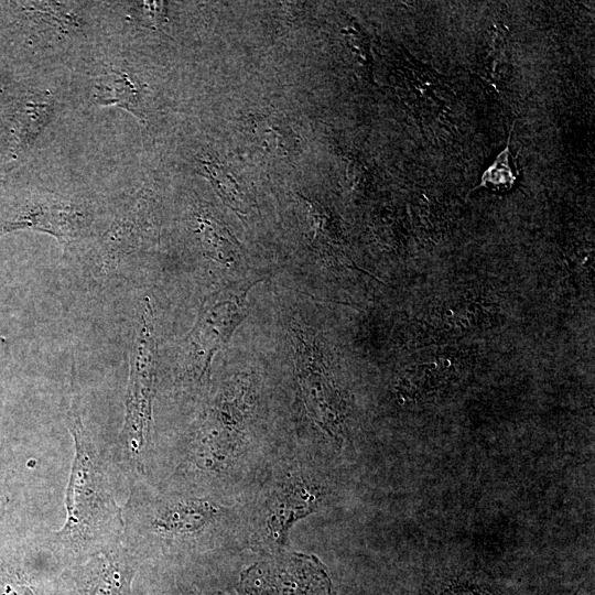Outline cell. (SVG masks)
<instances>
[{"mask_svg": "<svg viewBox=\"0 0 595 595\" xmlns=\"http://www.w3.org/2000/svg\"><path fill=\"white\" fill-rule=\"evenodd\" d=\"M298 379L313 418L327 431L338 425L337 397L328 378L323 354L306 334L293 332Z\"/></svg>", "mask_w": 595, "mask_h": 595, "instance_id": "obj_6", "label": "cell"}, {"mask_svg": "<svg viewBox=\"0 0 595 595\" xmlns=\"http://www.w3.org/2000/svg\"><path fill=\"white\" fill-rule=\"evenodd\" d=\"M153 210L152 197L140 192L115 218L96 252V266L101 274H110L153 240Z\"/></svg>", "mask_w": 595, "mask_h": 595, "instance_id": "obj_4", "label": "cell"}, {"mask_svg": "<svg viewBox=\"0 0 595 595\" xmlns=\"http://www.w3.org/2000/svg\"><path fill=\"white\" fill-rule=\"evenodd\" d=\"M224 289L205 301L181 351L184 370L196 380L209 375L215 354L247 315V293L258 283Z\"/></svg>", "mask_w": 595, "mask_h": 595, "instance_id": "obj_3", "label": "cell"}, {"mask_svg": "<svg viewBox=\"0 0 595 595\" xmlns=\"http://www.w3.org/2000/svg\"><path fill=\"white\" fill-rule=\"evenodd\" d=\"M302 198L309 207L314 247L323 256L334 258L337 262L348 266L349 260L338 246L335 224L328 210L316 201L303 196Z\"/></svg>", "mask_w": 595, "mask_h": 595, "instance_id": "obj_14", "label": "cell"}, {"mask_svg": "<svg viewBox=\"0 0 595 595\" xmlns=\"http://www.w3.org/2000/svg\"><path fill=\"white\" fill-rule=\"evenodd\" d=\"M248 130L253 143L266 153L290 158L300 150V139L292 127L275 115H253L248 118Z\"/></svg>", "mask_w": 595, "mask_h": 595, "instance_id": "obj_10", "label": "cell"}, {"mask_svg": "<svg viewBox=\"0 0 595 595\" xmlns=\"http://www.w3.org/2000/svg\"><path fill=\"white\" fill-rule=\"evenodd\" d=\"M91 224L90 213L80 204L56 199L37 198L19 207L0 224V232L34 230L69 242L82 237Z\"/></svg>", "mask_w": 595, "mask_h": 595, "instance_id": "obj_5", "label": "cell"}, {"mask_svg": "<svg viewBox=\"0 0 595 595\" xmlns=\"http://www.w3.org/2000/svg\"><path fill=\"white\" fill-rule=\"evenodd\" d=\"M93 100L99 106L122 108L140 122H145L141 85L127 71L111 68L99 76L94 84Z\"/></svg>", "mask_w": 595, "mask_h": 595, "instance_id": "obj_9", "label": "cell"}, {"mask_svg": "<svg viewBox=\"0 0 595 595\" xmlns=\"http://www.w3.org/2000/svg\"><path fill=\"white\" fill-rule=\"evenodd\" d=\"M6 595H33V593L28 587L17 586L9 588Z\"/></svg>", "mask_w": 595, "mask_h": 595, "instance_id": "obj_16", "label": "cell"}, {"mask_svg": "<svg viewBox=\"0 0 595 595\" xmlns=\"http://www.w3.org/2000/svg\"><path fill=\"white\" fill-rule=\"evenodd\" d=\"M7 345H8L7 339L0 336V359H2V357L4 356Z\"/></svg>", "mask_w": 595, "mask_h": 595, "instance_id": "obj_17", "label": "cell"}, {"mask_svg": "<svg viewBox=\"0 0 595 595\" xmlns=\"http://www.w3.org/2000/svg\"><path fill=\"white\" fill-rule=\"evenodd\" d=\"M54 98L48 90L22 96L12 113L11 144L8 167L19 164L45 129L54 113Z\"/></svg>", "mask_w": 595, "mask_h": 595, "instance_id": "obj_8", "label": "cell"}, {"mask_svg": "<svg viewBox=\"0 0 595 595\" xmlns=\"http://www.w3.org/2000/svg\"><path fill=\"white\" fill-rule=\"evenodd\" d=\"M196 232L204 253L226 266L235 263L239 245L228 228L207 210L196 214Z\"/></svg>", "mask_w": 595, "mask_h": 595, "instance_id": "obj_12", "label": "cell"}, {"mask_svg": "<svg viewBox=\"0 0 595 595\" xmlns=\"http://www.w3.org/2000/svg\"><path fill=\"white\" fill-rule=\"evenodd\" d=\"M134 563L122 543L91 555L80 569L83 595H130Z\"/></svg>", "mask_w": 595, "mask_h": 595, "instance_id": "obj_7", "label": "cell"}, {"mask_svg": "<svg viewBox=\"0 0 595 595\" xmlns=\"http://www.w3.org/2000/svg\"><path fill=\"white\" fill-rule=\"evenodd\" d=\"M158 344L154 313L149 298L140 304L139 320L129 360L125 420L119 434L121 456L134 470L143 466L152 426Z\"/></svg>", "mask_w": 595, "mask_h": 595, "instance_id": "obj_2", "label": "cell"}, {"mask_svg": "<svg viewBox=\"0 0 595 595\" xmlns=\"http://www.w3.org/2000/svg\"><path fill=\"white\" fill-rule=\"evenodd\" d=\"M75 455L66 489V521L52 545L63 554L84 559L122 542L123 515L117 504L104 461L76 409L66 420Z\"/></svg>", "mask_w": 595, "mask_h": 595, "instance_id": "obj_1", "label": "cell"}, {"mask_svg": "<svg viewBox=\"0 0 595 595\" xmlns=\"http://www.w3.org/2000/svg\"><path fill=\"white\" fill-rule=\"evenodd\" d=\"M201 173L210 182L221 201L239 216H247L252 201L236 174L224 163L206 158L199 160Z\"/></svg>", "mask_w": 595, "mask_h": 595, "instance_id": "obj_11", "label": "cell"}, {"mask_svg": "<svg viewBox=\"0 0 595 595\" xmlns=\"http://www.w3.org/2000/svg\"><path fill=\"white\" fill-rule=\"evenodd\" d=\"M28 19L48 32V37H61L76 30L78 18L65 4L58 2H22Z\"/></svg>", "mask_w": 595, "mask_h": 595, "instance_id": "obj_13", "label": "cell"}, {"mask_svg": "<svg viewBox=\"0 0 595 595\" xmlns=\"http://www.w3.org/2000/svg\"><path fill=\"white\" fill-rule=\"evenodd\" d=\"M139 11L145 25L153 29L162 28L166 23V3L163 1L138 2Z\"/></svg>", "mask_w": 595, "mask_h": 595, "instance_id": "obj_15", "label": "cell"}]
</instances>
